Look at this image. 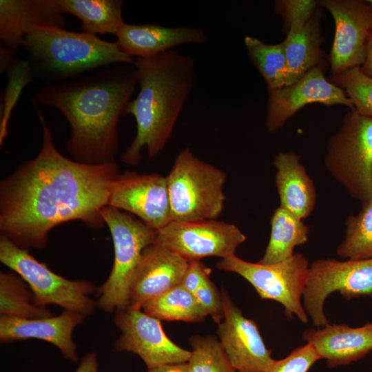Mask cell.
<instances>
[{"instance_id": "7a4b0ae2", "label": "cell", "mask_w": 372, "mask_h": 372, "mask_svg": "<svg viewBox=\"0 0 372 372\" xmlns=\"http://www.w3.org/2000/svg\"><path fill=\"white\" fill-rule=\"evenodd\" d=\"M133 65L107 66L91 73L37 87L35 107L56 108L68 121L70 135L65 149L76 161L92 165L115 162L118 125L136 85Z\"/></svg>"}, {"instance_id": "5b68a950", "label": "cell", "mask_w": 372, "mask_h": 372, "mask_svg": "<svg viewBox=\"0 0 372 372\" xmlns=\"http://www.w3.org/2000/svg\"><path fill=\"white\" fill-rule=\"evenodd\" d=\"M172 221L216 220L224 208L227 174L186 147L166 176Z\"/></svg>"}, {"instance_id": "e0dca14e", "label": "cell", "mask_w": 372, "mask_h": 372, "mask_svg": "<svg viewBox=\"0 0 372 372\" xmlns=\"http://www.w3.org/2000/svg\"><path fill=\"white\" fill-rule=\"evenodd\" d=\"M188 265L187 260L155 242L147 247L131 282L128 307L142 309L180 285Z\"/></svg>"}, {"instance_id": "2e32d148", "label": "cell", "mask_w": 372, "mask_h": 372, "mask_svg": "<svg viewBox=\"0 0 372 372\" xmlns=\"http://www.w3.org/2000/svg\"><path fill=\"white\" fill-rule=\"evenodd\" d=\"M224 318L218 324L220 342L236 372H267L273 364L255 321L245 317L223 289Z\"/></svg>"}, {"instance_id": "44dd1931", "label": "cell", "mask_w": 372, "mask_h": 372, "mask_svg": "<svg viewBox=\"0 0 372 372\" xmlns=\"http://www.w3.org/2000/svg\"><path fill=\"white\" fill-rule=\"evenodd\" d=\"M302 338L312 345L321 359L326 360L328 367L348 365L372 351V322L358 327L329 323L307 329Z\"/></svg>"}, {"instance_id": "8fae6325", "label": "cell", "mask_w": 372, "mask_h": 372, "mask_svg": "<svg viewBox=\"0 0 372 372\" xmlns=\"http://www.w3.org/2000/svg\"><path fill=\"white\" fill-rule=\"evenodd\" d=\"M245 240V235L234 224L205 220L172 221L157 231L155 242L190 262L209 256H231Z\"/></svg>"}, {"instance_id": "8d00e7d4", "label": "cell", "mask_w": 372, "mask_h": 372, "mask_svg": "<svg viewBox=\"0 0 372 372\" xmlns=\"http://www.w3.org/2000/svg\"><path fill=\"white\" fill-rule=\"evenodd\" d=\"M74 372H99L96 353L92 351L85 354Z\"/></svg>"}, {"instance_id": "277c9868", "label": "cell", "mask_w": 372, "mask_h": 372, "mask_svg": "<svg viewBox=\"0 0 372 372\" xmlns=\"http://www.w3.org/2000/svg\"><path fill=\"white\" fill-rule=\"evenodd\" d=\"M22 47L38 71L57 81L112 65L134 62V58L123 53L115 42L62 28H33L25 37Z\"/></svg>"}, {"instance_id": "4fadbf2b", "label": "cell", "mask_w": 372, "mask_h": 372, "mask_svg": "<svg viewBox=\"0 0 372 372\" xmlns=\"http://www.w3.org/2000/svg\"><path fill=\"white\" fill-rule=\"evenodd\" d=\"M320 4L335 24L329 56L331 75L361 67L372 32V7L362 0H322Z\"/></svg>"}, {"instance_id": "7402d4cb", "label": "cell", "mask_w": 372, "mask_h": 372, "mask_svg": "<svg viewBox=\"0 0 372 372\" xmlns=\"http://www.w3.org/2000/svg\"><path fill=\"white\" fill-rule=\"evenodd\" d=\"M273 164L280 206L301 220L310 216L316 205V191L300 156L293 151L279 152Z\"/></svg>"}, {"instance_id": "ab89813d", "label": "cell", "mask_w": 372, "mask_h": 372, "mask_svg": "<svg viewBox=\"0 0 372 372\" xmlns=\"http://www.w3.org/2000/svg\"><path fill=\"white\" fill-rule=\"evenodd\" d=\"M366 3L372 7V0H366Z\"/></svg>"}, {"instance_id": "603a6c76", "label": "cell", "mask_w": 372, "mask_h": 372, "mask_svg": "<svg viewBox=\"0 0 372 372\" xmlns=\"http://www.w3.org/2000/svg\"><path fill=\"white\" fill-rule=\"evenodd\" d=\"M320 14L319 9L308 21L292 26L287 32L282 41L287 61L286 85L296 82L314 68L325 69L329 58L321 48Z\"/></svg>"}, {"instance_id": "30bf717a", "label": "cell", "mask_w": 372, "mask_h": 372, "mask_svg": "<svg viewBox=\"0 0 372 372\" xmlns=\"http://www.w3.org/2000/svg\"><path fill=\"white\" fill-rule=\"evenodd\" d=\"M335 291L347 300L372 297V258L345 261L318 259L309 264L302 304L316 327L329 323L324 304L329 295Z\"/></svg>"}, {"instance_id": "7c38bea8", "label": "cell", "mask_w": 372, "mask_h": 372, "mask_svg": "<svg viewBox=\"0 0 372 372\" xmlns=\"http://www.w3.org/2000/svg\"><path fill=\"white\" fill-rule=\"evenodd\" d=\"M121 336L114 342L118 351L138 355L147 369L187 362L191 351L172 342L165 333L161 320L141 310L127 307L116 310L114 318Z\"/></svg>"}, {"instance_id": "6da1fadb", "label": "cell", "mask_w": 372, "mask_h": 372, "mask_svg": "<svg viewBox=\"0 0 372 372\" xmlns=\"http://www.w3.org/2000/svg\"><path fill=\"white\" fill-rule=\"evenodd\" d=\"M35 107L43 130L41 147L0 183L1 235L27 249H44L50 231L69 221L102 228L101 211L119 174L116 162L87 164L62 154Z\"/></svg>"}, {"instance_id": "f1b7e54d", "label": "cell", "mask_w": 372, "mask_h": 372, "mask_svg": "<svg viewBox=\"0 0 372 372\" xmlns=\"http://www.w3.org/2000/svg\"><path fill=\"white\" fill-rule=\"evenodd\" d=\"M345 226L337 254L347 260L372 258V201L363 203L358 214L349 216Z\"/></svg>"}, {"instance_id": "9a60e30c", "label": "cell", "mask_w": 372, "mask_h": 372, "mask_svg": "<svg viewBox=\"0 0 372 372\" xmlns=\"http://www.w3.org/2000/svg\"><path fill=\"white\" fill-rule=\"evenodd\" d=\"M324 70L321 67L314 68L296 82L267 91L266 126L269 132L278 131L309 104L342 105L350 110H354L345 92L325 77Z\"/></svg>"}, {"instance_id": "3957f363", "label": "cell", "mask_w": 372, "mask_h": 372, "mask_svg": "<svg viewBox=\"0 0 372 372\" xmlns=\"http://www.w3.org/2000/svg\"><path fill=\"white\" fill-rule=\"evenodd\" d=\"M133 65L139 91L127 103L123 115L134 116L136 133L121 159L136 165L144 149L149 157L163 150L195 86L197 74L194 59L174 49L153 57L135 58Z\"/></svg>"}, {"instance_id": "e575fe53", "label": "cell", "mask_w": 372, "mask_h": 372, "mask_svg": "<svg viewBox=\"0 0 372 372\" xmlns=\"http://www.w3.org/2000/svg\"><path fill=\"white\" fill-rule=\"evenodd\" d=\"M194 295L206 314L218 324H220L224 318L221 293L211 279L209 278Z\"/></svg>"}, {"instance_id": "ffe728a7", "label": "cell", "mask_w": 372, "mask_h": 372, "mask_svg": "<svg viewBox=\"0 0 372 372\" xmlns=\"http://www.w3.org/2000/svg\"><path fill=\"white\" fill-rule=\"evenodd\" d=\"M64 13L57 0H1L0 39L14 54L35 27L63 28Z\"/></svg>"}, {"instance_id": "9c48e42d", "label": "cell", "mask_w": 372, "mask_h": 372, "mask_svg": "<svg viewBox=\"0 0 372 372\" xmlns=\"http://www.w3.org/2000/svg\"><path fill=\"white\" fill-rule=\"evenodd\" d=\"M217 267L244 278L254 287L261 299L272 300L281 304L289 320L296 316L300 322H308L302 297L309 264L303 254H294L287 260L271 265L250 262L234 254L222 258L217 263Z\"/></svg>"}, {"instance_id": "8992f818", "label": "cell", "mask_w": 372, "mask_h": 372, "mask_svg": "<svg viewBox=\"0 0 372 372\" xmlns=\"http://www.w3.org/2000/svg\"><path fill=\"white\" fill-rule=\"evenodd\" d=\"M110 231L114 261L107 280L96 289V306L107 313L129 306L131 282L145 249L154 243L157 230L133 215L111 206L101 211Z\"/></svg>"}, {"instance_id": "74e56055", "label": "cell", "mask_w": 372, "mask_h": 372, "mask_svg": "<svg viewBox=\"0 0 372 372\" xmlns=\"http://www.w3.org/2000/svg\"><path fill=\"white\" fill-rule=\"evenodd\" d=\"M147 372H188L187 362L171 364L147 369Z\"/></svg>"}, {"instance_id": "4dcf8cb0", "label": "cell", "mask_w": 372, "mask_h": 372, "mask_svg": "<svg viewBox=\"0 0 372 372\" xmlns=\"http://www.w3.org/2000/svg\"><path fill=\"white\" fill-rule=\"evenodd\" d=\"M329 80L345 92L356 112L372 118V77L360 67L331 75Z\"/></svg>"}, {"instance_id": "ac0fdd59", "label": "cell", "mask_w": 372, "mask_h": 372, "mask_svg": "<svg viewBox=\"0 0 372 372\" xmlns=\"http://www.w3.org/2000/svg\"><path fill=\"white\" fill-rule=\"evenodd\" d=\"M85 318L69 310H63L58 316L32 319L1 316L0 342L6 344L32 338L41 340L55 346L65 358L76 362L77 347L72 333Z\"/></svg>"}, {"instance_id": "1f68e13d", "label": "cell", "mask_w": 372, "mask_h": 372, "mask_svg": "<svg viewBox=\"0 0 372 372\" xmlns=\"http://www.w3.org/2000/svg\"><path fill=\"white\" fill-rule=\"evenodd\" d=\"M8 85L3 96L0 122V143L8 135V122L11 112L23 88L34 80L30 61L15 59L7 69Z\"/></svg>"}, {"instance_id": "ba28073f", "label": "cell", "mask_w": 372, "mask_h": 372, "mask_svg": "<svg viewBox=\"0 0 372 372\" xmlns=\"http://www.w3.org/2000/svg\"><path fill=\"white\" fill-rule=\"evenodd\" d=\"M324 164L351 197L372 201V118L347 112L328 141Z\"/></svg>"}, {"instance_id": "f546056e", "label": "cell", "mask_w": 372, "mask_h": 372, "mask_svg": "<svg viewBox=\"0 0 372 372\" xmlns=\"http://www.w3.org/2000/svg\"><path fill=\"white\" fill-rule=\"evenodd\" d=\"M187 362L188 372H236L220 341L214 335H194Z\"/></svg>"}, {"instance_id": "d590c367", "label": "cell", "mask_w": 372, "mask_h": 372, "mask_svg": "<svg viewBox=\"0 0 372 372\" xmlns=\"http://www.w3.org/2000/svg\"><path fill=\"white\" fill-rule=\"evenodd\" d=\"M211 269L200 260L189 262L180 285L192 293H194L209 278Z\"/></svg>"}, {"instance_id": "4316f807", "label": "cell", "mask_w": 372, "mask_h": 372, "mask_svg": "<svg viewBox=\"0 0 372 372\" xmlns=\"http://www.w3.org/2000/svg\"><path fill=\"white\" fill-rule=\"evenodd\" d=\"M248 56L267 86V91L286 85L287 61L283 42L267 44L262 40L246 36L244 39Z\"/></svg>"}, {"instance_id": "836d02e7", "label": "cell", "mask_w": 372, "mask_h": 372, "mask_svg": "<svg viewBox=\"0 0 372 372\" xmlns=\"http://www.w3.org/2000/svg\"><path fill=\"white\" fill-rule=\"evenodd\" d=\"M320 357L309 343L294 349L281 360H276L267 372H308Z\"/></svg>"}, {"instance_id": "83f0119b", "label": "cell", "mask_w": 372, "mask_h": 372, "mask_svg": "<svg viewBox=\"0 0 372 372\" xmlns=\"http://www.w3.org/2000/svg\"><path fill=\"white\" fill-rule=\"evenodd\" d=\"M142 309L160 320L200 322L207 316L194 295L180 284L149 301Z\"/></svg>"}, {"instance_id": "cb8c5ba5", "label": "cell", "mask_w": 372, "mask_h": 372, "mask_svg": "<svg viewBox=\"0 0 372 372\" xmlns=\"http://www.w3.org/2000/svg\"><path fill=\"white\" fill-rule=\"evenodd\" d=\"M63 13L76 17L83 32L116 35L125 23L121 0H57Z\"/></svg>"}, {"instance_id": "484cf974", "label": "cell", "mask_w": 372, "mask_h": 372, "mask_svg": "<svg viewBox=\"0 0 372 372\" xmlns=\"http://www.w3.org/2000/svg\"><path fill=\"white\" fill-rule=\"evenodd\" d=\"M0 314L27 319L54 315L34 303L29 286L18 274L5 271L0 272Z\"/></svg>"}, {"instance_id": "d4e9b609", "label": "cell", "mask_w": 372, "mask_h": 372, "mask_svg": "<svg viewBox=\"0 0 372 372\" xmlns=\"http://www.w3.org/2000/svg\"><path fill=\"white\" fill-rule=\"evenodd\" d=\"M271 234L262 258V265L275 264L292 256L294 248L308 241L309 227L302 220L279 206L271 219Z\"/></svg>"}, {"instance_id": "52a82bcc", "label": "cell", "mask_w": 372, "mask_h": 372, "mask_svg": "<svg viewBox=\"0 0 372 372\" xmlns=\"http://www.w3.org/2000/svg\"><path fill=\"white\" fill-rule=\"evenodd\" d=\"M0 261L18 274L29 286L34 303L43 308L56 305L85 315H91L96 302L90 296L97 287L86 280H70L51 270L37 260L28 249L0 236Z\"/></svg>"}, {"instance_id": "d6a6232c", "label": "cell", "mask_w": 372, "mask_h": 372, "mask_svg": "<svg viewBox=\"0 0 372 372\" xmlns=\"http://www.w3.org/2000/svg\"><path fill=\"white\" fill-rule=\"evenodd\" d=\"M321 8L316 0H277L274 1V11L283 20L286 33L293 25L308 21Z\"/></svg>"}, {"instance_id": "5bb4252c", "label": "cell", "mask_w": 372, "mask_h": 372, "mask_svg": "<svg viewBox=\"0 0 372 372\" xmlns=\"http://www.w3.org/2000/svg\"><path fill=\"white\" fill-rule=\"evenodd\" d=\"M159 230L172 221L167 177L125 171L114 180L108 205Z\"/></svg>"}, {"instance_id": "d6986e66", "label": "cell", "mask_w": 372, "mask_h": 372, "mask_svg": "<svg viewBox=\"0 0 372 372\" xmlns=\"http://www.w3.org/2000/svg\"><path fill=\"white\" fill-rule=\"evenodd\" d=\"M119 49L132 58L153 57L187 43H203L205 30L196 27H166L158 24L125 23L116 35Z\"/></svg>"}, {"instance_id": "f35d334b", "label": "cell", "mask_w": 372, "mask_h": 372, "mask_svg": "<svg viewBox=\"0 0 372 372\" xmlns=\"http://www.w3.org/2000/svg\"><path fill=\"white\" fill-rule=\"evenodd\" d=\"M360 68L364 74L372 77V32L367 47L366 58Z\"/></svg>"}]
</instances>
